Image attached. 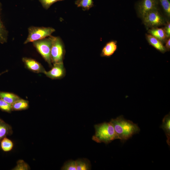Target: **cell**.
Wrapping results in <instances>:
<instances>
[{
	"label": "cell",
	"instance_id": "cell-1",
	"mask_svg": "<svg viewBox=\"0 0 170 170\" xmlns=\"http://www.w3.org/2000/svg\"><path fill=\"white\" fill-rule=\"evenodd\" d=\"M110 122L113 126L118 139L123 142L140 131L137 124L125 119L122 115L111 119Z\"/></svg>",
	"mask_w": 170,
	"mask_h": 170
},
{
	"label": "cell",
	"instance_id": "cell-2",
	"mask_svg": "<svg viewBox=\"0 0 170 170\" xmlns=\"http://www.w3.org/2000/svg\"><path fill=\"white\" fill-rule=\"evenodd\" d=\"M95 133L92 139L97 143L107 144L113 140L118 139L114 128L110 122H105L94 126Z\"/></svg>",
	"mask_w": 170,
	"mask_h": 170
},
{
	"label": "cell",
	"instance_id": "cell-3",
	"mask_svg": "<svg viewBox=\"0 0 170 170\" xmlns=\"http://www.w3.org/2000/svg\"><path fill=\"white\" fill-rule=\"evenodd\" d=\"M55 29L51 27L31 26L28 28V35L24 44L41 40L51 36Z\"/></svg>",
	"mask_w": 170,
	"mask_h": 170
},
{
	"label": "cell",
	"instance_id": "cell-4",
	"mask_svg": "<svg viewBox=\"0 0 170 170\" xmlns=\"http://www.w3.org/2000/svg\"><path fill=\"white\" fill-rule=\"evenodd\" d=\"M52 40L51 57L52 63L63 62L65 49L63 42L59 37L50 36Z\"/></svg>",
	"mask_w": 170,
	"mask_h": 170
},
{
	"label": "cell",
	"instance_id": "cell-5",
	"mask_svg": "<svg viewBox=\"0 0 170 170\" xmlns=\"http://www.w3.org/2000/svg\"><path fill=\"white\" fill-rule=\"evenodd\" d=\"M34 47L44 59L48 64L49 67H52L51 57L52 40L50 37L32 42Z\"/></svg>",
	"mask_w": 170,
	"mask_h": 170
},
{
	"label": "cell",
	"instance_id": "cell-6",
	"mask_svg": "<svg viewBox=\"0 0 170 170\" xmlns=\"http://www.w3.org/2000/svg\"><path fill=\"white\" fill-rule=\"evenodd\" d=\"M144 24L148 28L157 27L165 24V20L159 8L147 13L142 19Z\"/></svg>",
	"mask_w": 170,
	"mask_h": 170
},
{
	"label": "cell",
	"instance_id": "cell-7",
	"mask_svg": "<svg viewBox=\"0 0 170 170\" xmlns=\"http://www.w3.org/2000/svg\"><path fill=\"white\" fill-rule=\"evenodd\" d=\"M157 0H141L137 4V9L139 15L142 18L148 12L158 8Z\"/></svg>",
	"mask_w": 170,
	"mask_h": 170
},
{
	"label": "cell",
	"instance_id": "cell-8",
	"mask_svg": "<svg viewBox=\"0 0 170 170\" xmlns=\"http://www.w3.org/2000/svg\"><path fill=\"white\" fill-rule=\"evenodd\" d=\"M66 71L63 62L53 64L52 69L46 71L44 74L48 77L52 79H60L65 75Z\"/></svg>",
	"mask_w": 170,
	"mask_h": 170
},
{
	"label": "cell",
	"instance_id": "cell-9",
	"mask_svg": "<svg viewBox=\"0 0 170 170\" xmlns=\"http://www.w3.org/2000/svg\"><path fill=\"white\" fill-rule=\"evenodd\" d=\"M22 60L26 67L29 70L34 72L44 74L46 71L41 64L34 59L23 57Z\"/></svg>",
	"mask_w": 170,
	"mask_h": 170
},
{
	"label": "cell",
	"instance_id": "cell-10",
	"mask_svg": "<svg viewBox=\"0 0 170 170\" xmlns=\"http://www.w3.org/2000/svg\"><path fill=\"white\" fill-rule=\"evenodd\" d=\"M117 47L116 41H109L103 48L100 54L101 56L107 57H110L116 51Z\"/></svg>",
	"mask_w": 170,
	"mask_h": 170
},
{
	"label": "cell",
	"instance_id": "cell-11",
	"mask_svg": "<svg viewBox=\"0 0 170 170\" xmlns=\"http://www.w3.org/2000/svg\"><path fill=\"white\" fill-rule=\"evenodd\" d=\"M146 37L149 44L156 50L162 53L167 51L163 43L159 40L150 34H146Z\"/></svg>",
	"mask_w": 170,
	"mask_h": 170
},
{
	"label": "cell",
	"instance_id": "cell-12",
	"mask_svg": "<svg viewBox=\"0 0 170 170\" xmlns=\"http://www.w3.org/2000/svg\"><path fill=\"white\" fill-rule=\"evenodd\" d=\"M164 131L167 138V142L170 146V113L164 116L160 126Z\"/></svg>",
	"mask_w": 170,
	"mask_h": 170
},
{
	"label": "cell",
	"instance_id": "cell-13",
	"mask_svg": "<svg viewBox=\"0 0 170 170\" xmlns=\"http://www.w3.org/2000/svg\"><path fill=\"white\" fill-rule=\"evenodd\" d=\"M149 33L157 38L162 43L167 38L164 29L157 27L152 28L148 31Z\"/></svg>",
	"mask_w": 170,
	"mask_h": 170
},
{
	"label": "cell",
	"instance_id": "cell-14",
	"mask_svg": "<svg viewBox=\"0 0 170 170\" xmlns=\"http://www.w3.org/2000/svg\"><path fill=\"white\" fill-rule=\"evenodd\" d=\"M13 133L12 127L0 119V141L7 135H10Z\"/></svg>",
	"mask_w": 170,
	"mask_h": 170
},
{
	"label": "cell",
	"instance_id": "cell-15",
	"mask_svg": "<svg viewBox=\"0 0 170 170\" xmlns=\"http://www.w3.org/2000/svg\"><path fill=\"white\" fill-rule=\"evenodd\" d=\"M0 98L11 105L21 99L15 94L4 92H0Z\"/></svg>",
	"mask_w": 170,
	"mask_h": 170
},
{
	"label": "cell",
	"instance_id": "cell-16",
	"mask_svg": "<svg viewBox=\"0 0 170 170\" xmlns=\"http://www.w3.org/2000/svg\"><path fill=\"white\" fill-rule=\"evenodd\" d=\"M11 105L12 110L15 111L26 110L29 107V102L21 98L14 102Z\"/></svg>",
	"mask_w": 170,
	"mask_h": 170
},
{
	"label": "cell",
	"instance_id": "cell-17",
	"mask_svg": "<svg viewBox=\"0 0 170 170\" xmlns=\"http://www.w3.org/2000/svg\"><path fill=\"white\" fill-rule=\"evenodd\" d=\"M76 170H88L91 169L90 161L86 158L78 159L76 160Z\"/></svg>",
	"mask_w": 170,
	"mask_h": 170
},
{
	"label": "cell",
	"instance_id": "cell-18",
	"mask_svg": "<svg viewBox=\"0 0 170 170\" xmlns=\"http://www.w3.org/2000/svg\"><path fill=\"white\" fill-rule=\"evenodd\" d=\"M2 7V4L0 2V43L3 44L7 42L8 32L1 20V14Z\"/></svg>",
	"mask_w": 170,
	"mask_h": 170
},
{
	"label": "cell",
	"instance_id": "cell-19",
	"mask_svg": "<svg viewBox=\"0 0 170 170\" xmlns=\"http://www.w3.org/2000/svg\"><path fill=\"white\" fill-rule=\"evenodd\" d=\"M0 146L3 151L8 152L11 151L12 149L14 144L11 140L5 137L1 140Z\"/></svg>",
	"mask_w": 170,
	"mask_h": 170
},
{
	"label": "cell",
	"instance_id": "cell-20",
	"mask_svg": "<svg viewBox=\"0 0 170 170\" xmlns=\"http://www.w3.org/2000/svg\"><path fill=\"white\" fill-rule=\"evenodd\" d=\"M164 12L168 18L170 17V0H157Z\"/></svg>",
	"mask_w": 170,
	"mask_h": 170
},
{
	"label": "cell",
	"instance_id": "cell-21",
	"mask_svg": "<svg viewBox=\"0 0 170 170\" xmlns=\"http://www.w3.org/2000/svg\"><path fill=\"white\" fill-rule=\"evenodd\" d=\"M84 10H88L94 6L93 0H81L77 5Z\"/></svg>",
	"mask_w": 170,
	"mask_h": 170
},
{
	"label": "cell",
	"instance_id": "cell-22",
	"mask_svg": "<svg viewBox=\"0 0 170 170\" xmlns=\"http://www.w3.org/2000/svg\"><path fill=\"white\" fill-rule=\"evenodd\" d=\"M62 170H76V161L71 160L66 161L61 168Z\"/></svg>",
	"mask_w": 170,
	"mask_h": 170
},
{
	"label": "cell",
	"instance_id": "cell-23",
	"mask_svg": "<svg viewBox=\"0 0 170 170\" xmlns=\"http://www.w3.org/2000/svg\"><path fill=\"white\" fill-rule=\"evenodd\" d=\"M30 169L29 166L24 161L20 160L17 162L16 166L12 170H28Z\"/></svg>",
	"mask_w": 170,
	"mask_h": 170
},
{
	"label": "cell",
	"instance_id": "cell-24",
	"mask_svg": "<svg viewBox=\"0 0 170 170\" xmlns=\"http://www.w3.org/2000/svg\"><path fill=\"white\" fill-rule=\"evenodd\" d=\"M0 109L3 111L10 112L12 110V105L0 98Z\"/></svg>",
	"mask_w": 170,
	"mask_h": 170
},
{
	"label": "cell",
	"instance_id": "cell-25",
	"mask_svg": "<svg viewBox=\"0 0 170 170\" xmlns=\"http://www.w3.org/2000/svg\"><path fill=\"white\" fill-rule=\"evenodd\" d=\"M64 0H39L43 7L46 9H48L54 3Z\"/></svg>",
	"mask_w": 170,
	"mask_h": 170
},
{
	"label": "cell",
	"instance_id": "cell-26",
	"mask_svg": "<svg viewBox=\"0 0 170 170\" xmlns=\"http://www.w3.org/2000/svg\"><path fill=\"white\" fill-rule=\"evenodd\" d=\"M166 36L167 38L170 37V22H168L166 24L164 29Z\"/></svg>",
	"mask_w": 170,
	"mask_h": 170
},
{
	"label": "cell",
	"instance_id": "cell-27",
	"mask_svg": "<svg viewBox=\"0 0 170 170\" xmlns=\"http://www.w3.org/2000/svg\"><path fill=\"white\" fill-rule=\"evenodd\" d=\"M166 44L164 46L167 51H169L170 50V38H168V39L166 41Z\"/></svg>",
	"mask_w": 170,
	"mask_h": 170
},
{
	"label": "cell",
	"instance_id": "cell-28",
	"mask_svg": "<svg viewBox=\"0 0 170 170\" xmlns=\"http://www.w3.org/2000/svg\"><path fill=\"white\" fill-rule=\"evenodd\" d=\"M81 0H76L75 3V4L77 5Z\"/></svg>",
	"mask_w": 170,
	"mask_h": 170
},
{
	"label": "cell",
	"instance_id": "cell-29",
	"mask_svg": "<svg viewBox=\"0 0 170 170\" xmlns=\"http://www.w3.org/2000/svg\"><path fill=\"white\" fill-rule=\"evenodd\" d=\"M8 71V70L5 71L1 73H0V76L2 75V74H3L4 73L7 72Z\"/></svg>",
	"mask_w": 170,
	"mask_h": 170
}]
</instances>
